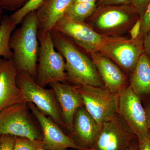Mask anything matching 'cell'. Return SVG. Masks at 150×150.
<instances>
[{
  "label": "cell",
  "mask_w": 150,
  "mask_h": 150,
  "mask_svg": "<svg viewBox=\"0 0 150 150\" xmlns=\"http://www.w3.org/2000/svg\"><path fill=\"white\" fill-rule=\"evenodd\" d=\"M51 33L55 48L65 59L67 81L75 86H104L91 59L67 35L54 30Z\"/></svg>",
  "instance_id": "obj_1"
},
{
  "label": "cell",
  "mask_w": 150,
  "mask_h": 150,
  "mask_svg": "<svg viewBox=\"0 0 150 150\" xmlns=\"http://www.w3.org/2000/svg\"><path fill=\"white\" fill-rule=\"evenodd\" d=\"M21 24L19 27L14 30L10 39V47L13 52V59L18 73H27L35 80L39 50L36 11L28 13Z\"/></svg>",
  "instance_id": "obj_2"
},
{
  "label": "cell",
  "mask_w": 150,
  "mask_h": 150,
  "mask_svg": "<svg viewBox=\"0 0 150 150\" xmlns=\"http://www.w3.org/2000/svg\"><path fill=\"white\" fill-rule=\"evenodd\" d=\"M140 18L131 4L102 6L86 23L100 35L118 37L129 31Z\"/></svg>",
  "instance_id": "obj_3"
},
{
  "label": "cell",
  "mask_w": 150,
  "mask_h": 150,
  "mask_svg": "<svg viewBox=\"0 0 150 150\" xmlns=\"http://www.w3.org/2000/svg\"><path fill=\"white\" fill-rule=\"evenodd\" d=\"M39 42L36 82L45 88L55 82L66 83L64 58L56 51L51 31L38 33Z\"/></svg>",
  "instance_id": "obj_4"
},
{
  "label": "cell",
  "mask_w": 150,
  "mask_h": 150,
  "mask_svg": "<svg viewBox=\"0 0 150 150\" xmlns=\"http://www.w3.org/2000/svg\"><path fill=\"white\" fill-rule=\"evenodd\" d=\"M52 30L71 38L76 44L89 54H102L108 46L120 37L100 35L86 22L71 21L65 16L57 21Z\"/></svg>",
  "instance_id": "obj_5"
},
{
  "label": "cell",
  "mask_w": 150,
  "mask_h": 150,
  "mask_svg": "<svg viewBox=\"0 0 150 150\" xmlns=\"http://www.w3.org/2000/svg\"><path fill=\"white\" fill-rule=\"evenodd\" d=\"M16 82L23 91L27 103H33L42 113L65 129L60 106L53 89H46L39 85L34 78L25 72L18 73Z\"/></svg>",
  "instance_id": "obj_6"
},
{
  "label": "cell",
  "mask_w": 150,
  "mask_h": 150,
  "mask_svg": "<svg viewBox=\"0 0 150 150\" xmlns=\"http://www.w3.org/2000/svg\"><path fill=\"white\" fill-rule=\"evenodd\" d=\"M75 86L82 98L85 108L100 127L118 114L119 95L112 93L104 86Z\"/></svg>",
  "instance_id": "obj_7"
},
{
  "label": "cell",
  "mask_w": 150,
  "mask_h": 150,
  "mask_svg": "<svg viewBox=\"0 0 150 150\" xmlns=\"http://www.w3.org/2000/svg\"><path fill=\"white\" fill-rule=\"evenodd\" d=\"M27 103L13 105L0 112V135L42 141V133L30 114Z\"/></svg>",
  "instance_id": "obj_8"
},
{
  "label": "cell",
  "mask_w": 150,
  "mask_h": 150,
  "mask_svg": "<svg viewBox=\"0 0 150 150\" xmlns=\"http://www.w3.org/2000/svg\"><path fill=\"white\" fill-rule=\"evenodd\" d=\"M136 138L117 114L103 123L90 150H128Z\"/></svg>",
  "instance_id": "obj_9"
},
{
  "label": "cell",
  "mask_w": 150,
  "mask_h": 150,
  "mask_svg": "<svg viewBox=\"0 0 150 150\" xmlns=\"http://www.w3.org/2000/svg\"><path fill=\"white\" fill-rule=\"evenodd\" d=\"M118 114L137 138L148 136L149 130L144 105L129 86L119 95Z\"/></svg>",
  "instance_id": "obj_10"
},
{
  "label": "cell",
  "mask_w": 150,
  "mask_h": 150,
  "mask_svg": "<svg viewBox=\"0 0 150 150\" xmlns=\"http://www.w3.org/2000/svg\"><path fill=\"white\" fill-rule=\"evenodd\" d=\"M144 38L140 34L134 39L120 36L101 54L113 61L129 76L140 56L144 53Z\"/></svg>",
  "instance_id": "obj_11"
},
{
  "label": "cell",
  "mask_w": 150,
  "mask_h": 150,
  "mask_svg": "<svg viewBox=\"0 0 150 150\" xmlns=\"http://www.w3.org/2000/svg\"><path fill=\"white\" fill-rule=\"evenodd\" d=\"M27 103L30 110L40 125L43 148L48 150H67L71 149L86 150L78 146L71 137L65 134L62 128L38 110L33 103Z\"/></svg>",
  "instance_id": "obj_12"
},
{
  "label": "cell",
  "mask_w": 150,
  "mask_h": 150,
  "mask_svg": "<svg viewBox=\"0 0 150 150\" xmlns=\"http://www.w3.org/2000/svg\"><path fill=\"white\" fill-rule=\"evenodd\" d=\"M18 71L13 59L0 58V112L17 103H26L16 82Z\"/></svg>",
  "instance_id": "obj_13"
},
{
  "label": "cell",
  "mask_w": 150,
  "mask_h": 150,
  "mask_svg": "<svg viewBox=\"0 0 150 150\" xmlns=\"http://www.w3.org/2000/svg\"><path fill=\"white\" fill-rule=\"evenodd\" d=\"M90 54L105 87L112 93L120 95L129 86L126 74L113 61L102 54Z\"/></svg>",
  "instance_id": "obj_14"
},
{
  "label": "cell",
  "mask_w": 150,
  "mask_h": 150,
  "mask_svg": "<svg viewBox=\"0 0 150 150\" xmlns=\"http://www.w3.org/2000/svg\"><path fill=\"white\" fill-rule=\"evenodd\" d=\"M49 85L55 93L65 129L70 133L72 129L75 113L79 108L84 106L82 98L75 86L67 82L53 83Z\"/></svg>",
  "instance_id": "obj_15"
},
{
  "label": "cell",
  "mask_w": 150,
  "mask_h": 150,
  "mask_svg": "<svg viewBox=\"0 0 150 150\" xmlns=\"http://www.w3.org/2000/svg\"><path fill=\"white\" fill-rule=\"evenodd\" d=\"M100 128L84 106H82L75 113L72 129L69 136L78 146L86 150H90Z\"/></svg>",
  "instance_id": "obj_16"
},
{
  "label": "cell",
  "mask_w": 150,
  "mask_h": 150,
  "mask_svg": "<svg viewBox=\"0 0 150 150\" xmlns=\"http://www.w3.org/2000/svg\"><path fill=\"white\" fill-rule=\"evenodd\" d=\"M73 0H44L36 11L38 33L51 31L58 21L65 16Z\"/></svg>",
  "instance_id": "obj_17"
},
{
  "label": "cell",
  "mask_w": 150,
  "mask_h": 150,
  "mask_svg": "<svg viewBox=\"0 0 150 150\" xmlns=\"http://www.w3.org/2000/svg\"><path fill=\"white\" fill-rule=\"evenodd\" d=\"M129 86L141 100L150 96V58L142 54L129 75Z\"/></svg>",
  "instance_id": "obj_18"
},
{
  "label": "cell",
  "mask_w": 150,
  "mask_h": 150,
  "mask_svg": "<svg viewBox=\"0 0 150 150\" xmlns=\"http://www.w3.org/2000/svg\"><path fill=\"white\" fill-rule=\"evenodd\" d=\"M16 25L10 16H5L0 22V57L12 59L13 52L9 46L11 35Z\"/></svg>",
  "instance_id": "obj_19"
},
{
  "label": "cell",
  "mask_w": 150,
  "mask_h": 150,
  "mask_svg": "<svg viewBox=\"0 0 150 150\" xmlns=\"http://www.w3.org/2000/svg\"><path fill=\"white\" fill-rule=\"evenodd\" d=\"M96 9V3H73L64 16L71 21L85 22Z\"/></svg>",
  "instance_id": "obj_20"
},
{
  "label": "cell",
  "mask_w": 150,
  "mask_h": 150,
  "mask_svg": "<svg viewBox=\"0 0 150 150\" xmlns=\"http://www.w3.org/2000/svg\"><path fill=\"white\" fill-rule=\"evenodd\" d=\"M44 0H29L21 7L10 16L12 20L16 25L21 24L24 17L33 11H36Z\"/></svg>",
  "instance_id": "obj_21"
},
{
  "label": "cell",
  "mask_w": 150,
  "mask_h": 150,
  "mask_svg": "<svg viewBox=\"0 0 150 150\" xmlns=\"http://www.w3.org/2000/svg\"><path fill=\"white\" fill-rule=\"evenodd\" d=\"M40 147H43L42 141H35L25 137H15L13 150H37L38 148Z\"/></svg>",
  "instance_id": "obj_22"
},
{
  "label": "cell",
  "mask_w": 150,
  "mask_h": 150,
  "mask_svg": "<svg viewBox=\"0 0 150 150\" xmlns=\"http://www.w3.org/2000/svg\"><path fill=\"white\" fill-rule=\"evenodd\" d=\"M15 137L8 134L0 135V150H13Z\"/></svg>",
  "instance_id": "obj_23"
},
{
  "label": "cell",
  "mask_w": 150,
  "mask_h": 150,
  "mask_svg": "<svg viewBox=\"0 0 150 150\" xmlns=\"http://www.w3.org/2000/svg\"><path fill=\"white\" fill-rule=\"evenodd\" d=\"M141 18V27L140 35L143 36L150 30V2L144 14Z\"/></svg>",
  "instance_id": "obj_24"
},
{
  "label": "cell",
  "mask_w": 150,
  "mask_h": 150,
  "mask_svg": "<svg viewBox=\"0 0 150 150\" xmlns=\"http://www.w3.org/2000/svg\"><path fill=\"white\" fill-rule=\"evenodd\" d=\"M150 2V0H131V4L142 18Z\"/></svg>",
  "instance_id": "obj_25"
},
{
  "label": "cell",
  "mask_w": 150,
  "mask_h": 150,
  "mask_svg": "<svg viewBox=\"0 0 150 150\" xmlns=\"http://www.w3.org/2000/svg\"><path fill=\"white\" fill-rule=\"evenodd\" d=\"M20 0H0V7L6 10H17L21 7Z\"/></svg>",
  "instance_id": "obj_26"
},
{
  "label": "cell",
  "mask_w": 150,
  "mask_h": 150,
  "mask_svg": "<svg viewBox=\"0 0 150 150\" xmlns=\"http://www.w3.org/2000/svg\"><path fill=\"white\" fill-rule=\"evenodd\" d=\"M141 27V18L138 19L129 30L131 39H136L140 34Z\"/></svg>",
  "instance_id": "obj_27"
},
{
  "label": "cell",
  "mask_w": 150,
  "mask_h": 150,
  "mask_svg": "<svg viewBox=\"0 0 150 150\" xmlns=\"http://www.w3.org/2000/svg\"><path fill=\"white\" fill-rule=\"evenodd\" d=\"M102 6L128 5L131 4V0H99Z\"/></svg>",
  "instance_id": "obj_28"
},
{
  "label": "cell",
  "mask_w": 150,
  "mask_h": 150,
  "mask_svg": "<svg viewBox=\"0 0 150 150\" xmlns=\"http://www.w3.org/2000/svg\"><path fill=\"white\" fill-rule=\"evenodd\" d=\"M137 139L139 150H150V139L149 134L146 137Z\"/></svg>",
  "instance_id": "obj_29"
},
{
  "label": "cell",
  "mask_w": 150,
  "mask_h": 150,
  "mask_svg": "<svg viewBox=\"0 0 150 150\" xmlns=\"http://www.w3.org/2000/svg\"><path fill=\"white\" fill-rule=\"evenodd\" d=\"M144 105L146 115V123L149 130H150V96L144 100Z\"/></svg>",
  "instance_id": "obj_30"
},
{
  "label": "cell",
  "mask_w": 150,
  "mask_h": 150,
  "mask_svg": "<svg viewBox=\"0 0 150 150\" xmlns=\"http://www.w3.org/2000/svg\"><path fill=\"white\" fill-rule=\"evenodd\" d=\"M144 53L150 58V30L144 36Z\"/></svg>",
  "instance_id": "obj_31"
},
{
  "label": "cell",
  "mask_w": 150,
  "mask_h": 150,
  "mask_svg": "<svg viewBox=\"0 0 150 150\" xmlns=\"http://www.w3.org/2000/svg\"><path fill=\"white\" fill-rule=\"evenodd\" d=\"M128 150H139L138 139L136 138L132 142Z\"/></svg>",
  "instance_id": "obj_32"
},
{
  "label": "cell",
  "mask_w": 150,
  "mask_h": 150,
  "mask_svg": "<svg viewBox=\"0 0 150 150\" xmlns=\"http://www.w3.org/2000/svg\"><path fill=\"white\" fill-rule=\"evenodd\" d=\"M98 0H73V3H96Z\"/></svg>",
  "instance_id": "obj_33"
},
{
  "label": "cell",
  "mask_w": 150,
  "mask_h": 150,
  "mask_svg": "<svg viewBox=\"0 0 150 150\" xmlns=\"http://www.w3.org/2000/svg\"><path fill=\"white\" fill-rule=\"evenodd\" d=\"M29 1V0H20V1L22 6H23L25 4H26V3L28 2Z\"/></svg>",
  "instance_id": "obj_34"
},
{
  "label": "cell",
  "mask_w": 150,
  "mask_h": 150,
  "mask_svg": "<svg viewBox=\"0 0 150 150\" xmlns=\"http://www.w3.org/2000/svg\"><path fill=\"white\" fill-rule=\"evenodd\" d=\"M37 150H48L47 149H44L43 147H39L38 148Z\"/></svg>",
  "instance_id": "obj_35"
},
{
  "label": "cell",
  "mask_w": 150,
  "mask_h": 150,
  "mask_svg": "<svg viewBox=\"0 0 150 150\" xmlns=\"http://www.w3.org/2000/svg\"><path fill=\"white\" fill-rule=\"evenodd\" d=\"M149 137L150 139V130H149Z\"/></svg>",
  "instance_id": "obj_36"
},
{
  "label": "cell",
  "mask_w": 150,
  "mask_h": 150,
  "mask_svg": "<svg viewBox=\"0 0 150 150\" xmlns=\"http://www.w3.org/2000/svg\"><path fill=\"white\" fill-rule=\"evenodd\" d=\"M67 150H78L74 149H68Z\"/></svg>",
  "instance_id": "obj_37"
},
{
  "label": "cell",
  "mask_w": 150,
  "mask_h": 150,
  "mask_svg": "<svg viewBox=\"0 0 150 150\" xmlns=\"http://www.w3.org/2000/svg\"><path fill=\"white\" fill-rule=\"evenodd\" d=\"M1 7H0V14H1Z\"/></svg>",
  "instance_id": "obj_38"
}]
</instances>
